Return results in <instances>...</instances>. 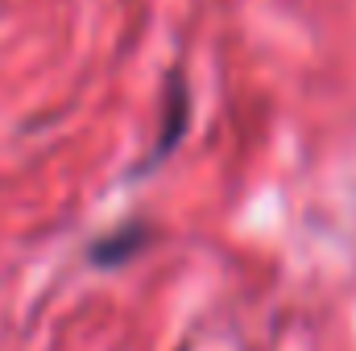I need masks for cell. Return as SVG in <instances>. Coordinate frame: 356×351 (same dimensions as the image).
Instances as JSON below:
<instances>
[{
    "instance_id": "cell-1",
    "label": "cell",
    "mask_w": 356,
    "mask_h": 351,
    "mask_svg": "<svg viewBox=\"0 0 356 351\" xmlns=\"http://www.w3.org/2000/svg\"><path fill=\"white\" fill-rule=\"evenodd\" d=\"M166 128H162V141H158V153H170L175 149V141L182 137V128H186V120H191V108H186V87H182V79H170V95H166Z\"/></svg>"
},
{
    "instance_id": "cell-2",
    "label": "cell",
    "mask_w": 356,
    "mask_h": 351,
    "mask_svg": "<svg viewBox=\"0 0 356 351\" xmlns=\"http://www.w3.org/2000/svg\"><path fill=\"white\" fill-rule=\"evenodd\" d=\"M145 240H149V232H145V228H133V232H116V240H112V244H104L95 257H99L104 264H116V261H124V257H133V252H137Z\"/></svg>"
}]
</instances>
